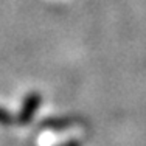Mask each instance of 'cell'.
Segmentation results:
<instances>
[{"label": "cell", "mask_w": 146, "mask_h": 146, "mask_svg": "<svg viewBox=\"0 0 146 146\" xmlns=\"http://www.w3.org/2000/svg\"><path fill=\"white\" fill-rule=\"evenodd\" d=\"M78 121L75 118H51L42 123V127H48V129H64V127L73 126Z\"/></svg>", "instance_id": "7a4b0ae2"}, {"label": "cell", "mask_w": 146, "mask_h": 146, "mask_svg": "<svg viewBox=\"0 0 146 146\" xmlns=\"http://www.w3.org/2000/svg\"><path fill=\"white\" fill-rule=\"evenodd\" d=\"M11 123H13V117L5 109L0 107V124H11Z\"/></svg>", "instance_id": "3957f363"}, {"label": "cell", "mask_w": 146, "mask_h": 146, "mask_svg": "<svg viewBox=\"0 0 146 146\" xmlns=\"http://www.w3.org/2000/svg\"><path fill=\"white\" fill-rule=\"evenodd\" d=\"M40 104V95L37 92H33L30 93L28 96L25 98V101L22 104V109H20L19 112V117H17V121L22 124H27L30 123L31 120H33L34 113H36L37 107H39Z\"/></svg>", "instance_id": "6da1fadb"}]
</instances>
